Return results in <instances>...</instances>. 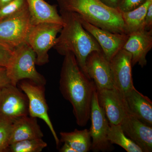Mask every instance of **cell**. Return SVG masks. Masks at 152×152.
Returning <instances> with one entry per match:
<instances>
[{"instance_id":"6da1fadb","label":"cell","mask_w":152,"mask_h":152,"mask_svg":"<svg viewBox=\"0 0 152 152\" xmlns=\"http://www.w3.org/2000/svg\"><path fill=\"white\" fill-rule=\"evenodd\" d=\"M59 81L61 94L70 103L77 124L85 126L90 118L91 104L96 88L82 70L72 53L64 56Z\"/></svg>"},{"instance_id":"7a4b0ae2","label":"cell","mask_w":152,"mask_h":152,"mask_svg":"<svg viewBox=\"0 0 152 152\" xmlns=\"http://www.w3.org/2000/svg\"><path fill=\"white\" fill-rule=\"evenodd\" d=\"M60 13L63 26L53 48L61 56L69 52L72 53L79 66L86 75L85 66L87 57L92 52L102 51L101 47L83 28L78 15L63 11H60Z\"/></svg>"},{"instance_id":"3957f363","label":"cell","mask_w":152,"mask_h":152,"mask_svg":"<svg viewBox=\"0 0 152 152\" xmlns=\"http://www.w3.org/2000/svg\"><path fill=\"white\" fill-rule=\"evenodd\" d=\"M57 2L60 11L75 13L82 20L111 32L127 34L121 12L105 5L100 0H57Z\"/></svg>"},{"instance_id":"277c9868","label":"cell","mask_w":152,"mask_h":152,"mask_svg":"<svg viewBox=\"0 0 152 152\" xmlns=\"http://www.w3.org/2000/svg\"><path fill=\"white\" fill-rule=\"evenodd\" d=\"M36 55L27 42L14 49L7 68L11 84L17 86L22 80H28L36 84L45 86L46 80L36 68Z\"/></svg>"},{"instance_id":"5b68a950","label":"cell","mask_w":152,"mask_h":152,"mask_svg":"<svg viewBox=\"0 0 152 152\" xmlns=\"http://www.w3.org/2000/svg\"><path fill=\"white\" fill-rule=\"evenodd\" d=\"M62 26V24L49 23L32 26L26 42L35 53L36 65L43 66L49 62L48 52L54 46Z\"/></svg>"},{"instance_id":"8992f818","label":"cell","mask_w":152,"mask_h":152,"mask_svg":"<svg viewBox=\"0 0 152 152\" xmlns=\"http://www.w3.org/2000/svg\"><path fill=\"white\" fill-rule=\"evenodd\" d=\"M32 26L28 6L16 14L0 20V41L15 49L26 42Z\"/></svg>"},{"instance_id":"52a82bcc","label":"cell","mask_w":152,"mask_h":152,"mask_svg":"<svg viewBox=\"0 0 152 152\" xmlns=\"http://www.w3.org/2000/svg\"><path fill=\"white\" fill-rule=\"evenodd\" d=\"M26 94L28 100L30 116L39 118L46 123L54 139L57 148L60 144L53 126L48 115V106L45 95V86L36 84L28 80H22L17 86Z\"/></svg>"},{"instance_id":"ba28073f","label":"cell","mask_w":152,"mask_h":152,"mask_svg":"<svg viewBox=\"0 0 152 152\" xmlns=\"http://www.w3.org/2000/svg\"><path fill=\"white\" fill-rule=\"evenodd\" d=\"M28 114L27 97L17 86L10 84L0 89V118L14 121Z\"/></svg>"},{"instance_id":"9c48e42d","label":"cell","mask_w":152,"mask_h":152,"mask_svg":"<svg viewBox=\"0 0 152 152\" xmlns=\"http://www.w3.org/2000/svg\"><path fill=\"white\" fill-rule=\"evenodd\" d=\"M90 118L91 121L89 130L92 139L91 150L95 152L110 151L111 144L107 138L109 122L98 102L97 91L94 93L92 99Z\"/></svg>"},{"instance_id":"30bf717a","label":"cell","mask_w":152,"mask_h":152,"mask_svg":"<svg viewBox=\"0 0 152 152\" xmlns=\"http://www.w3.org/2000/svg\"><path fill=\"white\" fill-rule=\"evenodd\" d=\"M132 55L122 49L110 60L114 88L124 98L134 87L132 77Z\"/></svg>"},{"instance_id":"8fae6325","label":"cell","mask_w":152,"mask_h":152,"mask_svg":"<svg viewBox=\"0 0 152 152\" xmlns=\"http://www.w3.org/2000/svg\"><path fill=\"white\" fill-rule=\"evenodd\" d=\"M87 76L94 82L97 89L114 88L110 61L102 51H94L86 61Z\"/></svg>"},{"instance_id":"7c38bea8","label":"cell","mask_w":152,"mask_h":152,"mask_svg":"<svg viewBox=\"0 0 152 152\" xmlns=\"http://www.w3.org/2000/svg\"><path fill=\"white\" fill-rule=\"evenodd\" d=\"M98 102L109 123L121 124L127 110L124 98L115 88L97 89Z\"/></svg>"},{"instance_id":"4fadbf2b","label":"cell","mask_w":152,"mask_h":152,"mask_svg":"<svg viewBox=\"0 0 152 152\" xmlns=\"http://www.w3.org/2000/svg\"><path fill=\"white\" fill-rule=\"evenodd\" d=\"M80 20L83 28L97 42L102 53L109 61L119 51L123 49L129 35L111 32L96 26L81 18Z\"/></svg>"},{"instance_id":"5bb4252c","label":"cell","mask_w":152,"mask_h":152,"mask_svg":"<svg viewBox=\"0 0 152 152\" xmlns=\"http://www.w3.org/2000/svg\"><path fill=\"white\" fill-rule=\"evenodd\" d=\"M128 107V106H127ZM124 133L144 152L152 151V127L137 118L127 109L121 124Z\"/></svg>"},{"instance_id":"9a60e30c","label":"cell","mask_w":152,"mask_h":152,"mask_svg":"<svg viewBox=\"0 0 152 152\" xmlns=\"http://www.w3.org/2000/svg\"><path fill=\"white\" fill-rule=\"evenodd\" d=\"M152 48V30H140L129 34L123 49L132 55V66L146 65V56Z\"/></svg>"},{"instance_id":"2e32d148","label":"cell","mask_w":152,"mask_h":152,"mask_svg":"<svg viewBox=\"0 0 152 152\" xmlns=\"http://www.w3.org/2000/svg\"><path fill=\"white\" fill-rule=\"evenodd\" d=\"M43 137L37 118L27 115L14 121L10 144L29 139L42 138Z\"/></svg>"},{"instance_id":"e0dca14e","label":"cell","mask_w":152,"mask_h":152,"mask_svg":"<svg viewBox=\"0 0 152 152\" xmlns=\"http://www.w3.org/2000/svg\"><path fill=\"white\" fill-rule=\"evenodd\" d=\"M32 25L49 23L63 25L62 18L58 13L56 5H51L45 0H26Z\"/></svg>"},{"instance_id":"ac0fdd59","label":"cell","mask_w":152,"mask_h":152,"mask_svg":"<svg viewBox=\"0 0 152 152\" xmlns=\"http://www.w3.org/2000/svg\"><path fill=\"white\" fill-rule=\"evenodd\" d=\"M124 99L131 113L142 122L152 126V102L149 98L134 88Z\"/></svg>"},{"instance_id":"d6986e66","label":"cell","mask_w":152,"mask_h":152,"mask_svg":"<svg viewBox=\"0 0 152 152\" xmlns=\"http://www.w3.org/2000/svg\"><path fill=\"white\" fill-rule=\"evenodd\" d=\"M61 141L69 144L76 152H88L91 150V138L87 129L79 130L75 129L72 132H61Z\"/></svg>"},{"instance_id":"ffe728a7","label":"cell","mask_w":152,"mask_h":152,"mask_svg":"<svg viewBox=\"0 0 152 152\" xmlns=\"http://www.w3.org/2000/svg\"><path fill=\"white\" fill-rule=\"evenodd\" d=\"M152 4V0L146 1L137 8L130 12H121L127 34L145 30V18L149 6Z\"/></svg>"},{"instance_id":"44dd1931","label":"cell","mask_w":152,"mask_h":152,"mask_svg":"<svg viewBox=\"0 0 152 152\" xmlns=\"http://www.w3.org/2000/svg\"><path fill=\"white\" fill-rule=\"evenodd\" d=\"M107 138L111 144H116L128 152H143L140 148L125 134L120 124L109 123Z\"/></svg>"},{"instance_id":"7402d4cb","label":"cell","mask_w":152,"mask_h":152,"mask_svg":"<svg viewBox=\"0 0 152 152\" xmlns=\"http://www.w3.org/2000/svg\"><path fill=\"white\" fill-rule=\"evenodd\" d=\"M47 146L48 144L42 138L29 139L11 144L7 152H41Z\"/></svg>"},{"instance_id":"603a6c76","label":"cell","mask_w":152,"mask_h":152,"mask_svg":"<svg viewBox=\"0 0 152 152\" xmlns=\"http://www.w3.org/2000/svg\"><path fill=\"white\" fill-rule=\"evenodd\" d=\"M13 121L0 118V152H7Z\"/></svg>"},{"instance_id":"cb8c5ba5","label":"cell","mask_w":152,"mask_h":152,"mask_svg":"<svg viewBox=\"0 0 152 152\" xmlns=\"http://www.w3.org/2000/svg\"><path fill=\"white\" fill-rule=\"evenodd\" d=\"M27 7L26 0H13L0 8V20L16 14Z\"/></svg>"},{"instance_id":"d4e9b609","label":"cell","mask_w":152,"mask_h":152,"mask_svg":"<svg viewBox=\"0 0 152 152\" xmlns=\"http://www.w3.org/2000/svg\"><path fill=\"white\" fill-rule=\"evenodd\" d=\"M14 49L0 41V66H7L13 54Z\"/></svg>"},{"instance_id":"484cf974","label":"cell","mask_w":152,"mask_h":152,"mask_svg":"<svg viewBox=\"0 0 152 152\" xmlns=\"http://www.w3.org/2000/svg\"><path fill=\"white\" fill-rule=\"evenodd\" d=\"M147 0H121L118 9L121 12H130L137 8Z\"/></svg>"},{"instance_id":"4316f807","label":"cell","mask_w":152,"mask_h":152,"mask_svg":"<svg viewBox=\"0 0 152 152\" xmlns=\"http://www.w3.org/2000/svg\"><path fill=\"white\" fill-rule=\"evenodd\" d=\"M11 84L8 77L7 68L0 66V89Z\"/></svg>"},{"instance_id":"83f0119b","label":"cell","mask_w":152,"mask_h":152,"mask_svg":"<svg viewBox=\"0 0 152 152\" xmlns=\"http://www.w3.org/2000/svg\"><path fill=\"white\" fill-rule=\"evenodd\" d=\"M144 28L147 31L152 30V4L149 6L145 18Z\"/></svg>"},{"instance_id":"f1b7e54d","label":"cell","mask_w":152,"mask_h":152,"mask_svg":"<svg viewBox=\"0 0 152 152\" xmlns=\"http://www.w3.org/2000/svg\"><path fill=\"white\" fill-rule=\"evenodd\" d=\"M100 1L107 7L112 8L118 10V7L121 0H100Z\"/></svg>"},{"instance_id":"f546056e","label":"cell","mask_w":152,"mask_h":152,"mask_svg":"<svg viewBox=\"0 0 152 152\" xmlns=\"http://www.w3.org/2000/svg\"><path fill=\"white\" fill-rule=\"evenodd\" d=\"M61 152H76L73 148L66 143H64V145L59 150Z\"/></svg>"},{"instance_id":"4dcf8cb0","label":"cell","mask_w":152,"mask_h":152,"mask_svg":"<svg viewBox=\"0 0 152 152\" xmlns=\"http://www.w3.org/2000/svg\"><path fill=\"white\" fill-rule=\"evenodd\" d=\"M13 0H0V8L7 4Z\"/></svg>"}]
</instances>
